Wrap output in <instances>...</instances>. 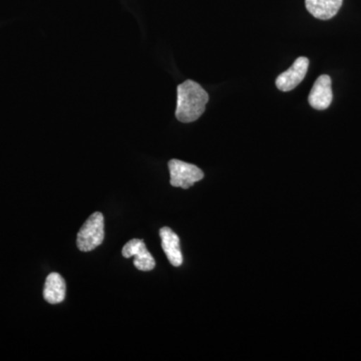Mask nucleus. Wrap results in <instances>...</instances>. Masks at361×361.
<instances>
[{
	"label": "nucleus",
	"mask_w": 361,
	"mask_h": 361,
	"mask_svg": "<svg viewBox=\"0 0 361 361\" xmlns=\"http://www.w3.org/2000/svg\"><path fill=\"white\" fill-rule=\"evenodd\" d=\"M209 94L198 82L188 80L178 85L176 118L182 123H193L206 110Z\"/></svg>",
	"instance_id": "f257e3e1"
},
{
	"label": "nucleus",
	"mask_w": 361,
	"mask_h": 361,
	"mask_svg": "<svg viewBox=\"0 0 361 361\" xmlns=\"http://www.w3.org/2000/svg\"><path fill=\"white\" fill-rule=\"evenodd\" d=\"M104 239V219L101 212H94L85 221L78 233L77 246L80 251L90 252L103 243Z\"/></svg>",
	"instance_id": "f03ea898"
},
{
	"label": "nucleus",
	"mask_w": 361,
	"mask_h": 361,
	"mask_svg": "<svg viewBox=\"0 0 361 361\" xmlns=\"http://www.w3.org/2000/svg\"><path fill=\"white\" fill-rule=\"evenodd\" d=\"M170 170V184L173 187L189 189L195 183L203 180L204 172L193 164L180 160H171L168 164Z\"/></svg>",
	"instance_id": "7ed1b4c3"
},
{
	"label": "nucleus",
	"mask_w": 361,
	"mask_h": 361,
	"mask_svg": "<svg viewBox=\"0 0 361 361\" xmlns=\"http://www.w3.org/2000/svg\"><path fill=\"white\" fill-rule=\"evenodd\" d=\"M308 66H310V59L305 56L297 59L291 68L278 75L276 78L277 89L281 92H290L295 89L297 85H300L305 78Z\"/></svg>",
	"instance_id": "20e7f679"
},
{
	"label": "nucleus",
	"mask_w": 361,
	"mask_h": 361,
	"mask_svg": "<svg viewBox=\"0 0 361 361\" xmlns=\"http://www.w3.org/2000/svg\"><path fill=\"white\" fill-rule=\"evenodd\" d=\"M122 254L125 258L135 257L134 265L137 270L151 271L155 268L156 261L141 239H132L123 246Z\"/></svg>",
	"instance_id": "39448f33"
},
{
	"label": "nucleus",
	"mask_w": 361,
	"mask_h": 361,
	"mask_svg": "<svg viewBox=\"0 0 361 361\" xmlns=\"http://www.w3.org/2000/svg\"><path fill=\"white\" fill-rule=\"evenodd\" d=\"M332 99L331 78L327 75H320L313 85L308 97L310 106L315 110L324 111L329 108Z\"/></svg>",
	"instance_id": "423d86ee"
},
{
	"label": "nucleus",
	"mask_w": 361,
	"mask_h": 361,
	"mask_svg": "<svg viewBox=\"0 0 361 361\" xmlns=\"http://www.w3.org/2000/svg\"><path fill=\"white\" fill-rule=\"evenodd\" d=\"M161 248L165 252L168 260L175 267H180L183 263L182 251H180V239L172 229L163 227L160 230Z\"/></svg>",
	"instance_id": "0eeeda50"
},
{
	"label": "nucleus",
	"mask_w": 361,
	"mask_h": 361,
	"mask_svg": "<svg viewBox=\"0 0 361 361\" xmlns=\"http://www.w3.org/2000/svg\"><path fill=\"white\" fill-rule=\"evenodd\" d=\"M343 0H305V6L311 16L322 20H331L338 13Z\"/></svg>",
	"instance_id": "6e6552de"
},
{
	"label": "nucleus",
	"mask_w": 361,
	"mask_h": 361,
	"mask_svg": "<svg viewBox=\"0 0 361 361\" xmlns=\"http://www.w3.org/2000/svg\"><path fill=\"white\" fill-rule=\"evenodd\" d=\"M44 297L51 304L63 302L66 298V281L59 273H51L44 283Z\"/></svg>",
	"instance_id": "1a4fd4ad"
}]
</instances>
